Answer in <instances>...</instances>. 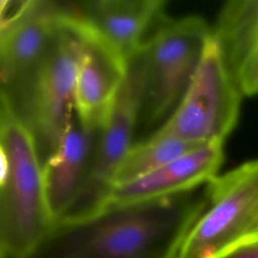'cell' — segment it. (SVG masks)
<instances>
[{
    "mask_svg": "<svg viewBox=\"0 0 258 258\" xmlns=\"http://www.w3.org/2000/svg\"><path fill=\"white\" fill-rule=\"evenodd\" d=\"M208 186L209 204L177 258H222L258 242V159L218 174Z\"/></svg>",
    "mask_w": 258,
    "mask_h": 258,
    "instance_id": "5",
    "label": "cell"
},
{
    "mask_svg": "<svg viewBox=\"0 0 258 258\" xmlns=\"http://www.w3.org/2000/svg\"><path fill=\"white\" fill-rule=\"evenodd\" d=\"M81 36L69 2L61 24L39 61L5 88L1 98L31 133L41 163L56 149L75 114Z\"/></svg>",
    "mask_w": 258,
    "mask_h": 258,
    "instance_id": "2",
    "label": "cell"
},
{
    "mask_svg": "<svg viewBox=\"0 0 258 258\" xmlns=\"http://www.w3.org/2000/svg\"><path fill=\"white\" fill-rule=\"evenodd\" d=\"M212 27L198 15H165L134 56L142 91L135 143L159 129L182 100L202 59Z\"/></svg>",
    "mask_w": 258,
    "mask_h": 258,
    "instance_id": "4",
    "label": "cell"
},
{
    "mask_svg": "<svg viewBox=\"0 0 258 258\" xmlns=\"http://www.w3.org/2000/svg\"><path fill=\"white\" fill-rule=\"evenodd\" d=\"M141 91L140 67L136 57L132 56L127 62L126 77L112 114L99 133L87 181L66 217L58 223L82 220L105 208L113 178L135 143Z\"/></svg>",
    "mask_w": 258,
    "mask_h": 258,
    "instance_id": "7",
    "label": "cell"
},
{
    "mask_svg": "<svg viewBox=\"0 0 258 258\" xmlns=\"http://www.w3.org/2000/svg\"><path fill=\"white\" fill-rule=\"evenodd\" d=\"M222 258H258V242L242 247Z\"/></svg>",
    "mask_w": 258,
    "mask_h": 258,
    "instance_id": "15",
    "label": "cell"
},
{
    "mask_svg": "<svg viewBox=\"0 0 258 258\" xmlns=\"http://www.w3.org/2000/svg\"><path fill=\"white\" fill-rule=\"evenodd\" d=\"M0 258H25L52 227L35 141L0 99Z\"/></svg>",
    "mask_w": 258,
    "mask_h": 258,
    "instance_id": "3",
    "label": "cell"
},
{
    "mask_svg": "<svg viewBox=\"0 0 258 258\" xmlns=\"http://www.w3.org/2000/svg\"><path fill=\"white\" fill-rule=\"evenodd\" d=\"M224 160V142L195 147L166 164L112 187L106 207L153 200L196 188L218 175Z\"/></svg>",
    "mask_w": 258,
    "mask_h": 258,
    "instance_id": "11",
    "label": "cell"
},
{
    "mask_svg": "<svg viewBox=\"0 0 258 258\" xmlns=\"http://www.w3.org/2000/svg\"><path fill=\"white\" fill-rule=\"evenodd\" d=\"M208 183L55 224L25 258H177L209 204Z\"/></svg>",
    "mask_w": 258,
    "mask_h": 258,
    "instance_id": "1",
    "label": "cell"
},
{
    "mask_svg": "<svg viewBox=\"0 0 258 258\" xmlns=\"http://www.w3.org/2000/svg\"><path fill=\"white\" fill-rule=\"evenodd\" d=\"M197 146L200 145L178 138L151 134L133 144L113 178L112 187L151 172Z\"/></svg>",
    "mask_w": 258,
    "mask_h": 258,
    "instance_id": "14",
    "label": "cell"
},
{
    "mask_svg": "<svg viewBox=\"0 0 258 258\" xmlns=\"http://www.w3.org/2000/svg\"><path fill=\"white\" fill-rule=\"evenodd\" d=\"M100 131L87 130L76 112L56 149L42 164V180L52 226L60 222L89 176Z\"/></svg>",
    "mask_w": 258,
    "mask_h": 258,
    "instance_id": "12",
    "label": "cell"
},
{
    "mask_svg": "<svg viewBox=\"0 0 258 258\" xmlns=\"http://www.w3.org/2000/svg\"><path fill=\"white\" fill-rule=\"evenodd\" d=\"M66 13L67 2L1 1V88L12 84L39 61Z\"/></svg>",
    "mask_w": 258,
    "mask_h": 258,
    "instance_id": "8",
    "label": "cell"
},
{
    "mask_svg": "<svg viewBox=\"0 0 258 258\" xmlns=\"http://www.w3.org/2000/svg\"><path fill=\"white\" fill-rule=\"evenodd\" d=\"M242 96L212 34L182 100L152 134L198 145L224 142L237 125Z\"/></svg>",
    "mask_w": 258,
    "mask_h": 258,
    "instance_id": "6",
    "label": "cell"
},
{
    "mask_svg": "<svg viewBox=\"0 0 258 258\" xmlns=\"http://www.w3.org/2000/svg\"><path fill=\"white\" fill-rule=\"evenodd\" d=\"M225 61L243 96L258 94V0L233 24Z\"/></svg>",
    "mask_w": 258,
    "mask_h": 258,
    "instance_id": "13",
    "label": "cell"
},
{
    "mask_svg": "<svg viewBox=\"0 0 258 258\" xmlns=\"http://www.w3.org/2000/svg\"><path fill=\"white\" fill-rule=\"evenodd\" d=\"M163 0L70 2L73 15L97 32L127 62L166 15Z\"/></svg>",
    "mask_w": 258,
    "mask_h": 258,
    "instance_id": "10",
    "label": "cell"
},
{
    "mask_svg": "<svg viewBox=\"0 0 258 258\" xmlns=\"http://www.w3.org/2000/svg\"><path fill=\"white\" fill-rule=\"evenodd\" d=\"M74 18L81 36L75 111L87 130L101 131L114 109L126 77L127 61L97 32Z\"/></svg>",
    "mask_w": 258,
    "mask_h": 258,
    "instance_id": "9",
    "label": "cell"
}]
</instances>
